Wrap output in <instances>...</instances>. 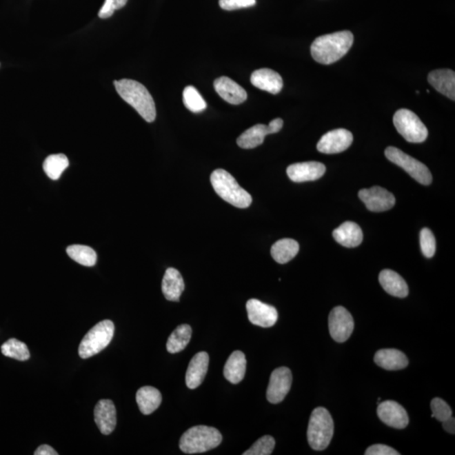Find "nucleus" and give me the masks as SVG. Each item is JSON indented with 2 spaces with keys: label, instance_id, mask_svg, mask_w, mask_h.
Returning <instances> with one entry per match:
<instances>
[{
  "label": "nucleus",
  "instance_id": "39",
  "mask_svg": "<svg viewBox=\"0 0 455 455\" xmlns=\"http://www.w3.org/2000/svg\"><path fill=\"white\" fill-rule=\"evenodd\" d=\"M366 455H399L400 453L397 452L393 447L384 445H374L370 447L365 452Z\"/></svg>",
  "mask_w": 455,
  "mask_h": 455
},
{
  "label": "nucleus",
  "instance_id": "24",
  "mask_svg": "<svg viewBox=\"0 0 455 455\" xmlns=\"http://www.w3.org/2000/svg\"><path fill=\"white\" fill-rule=\"evenodd\" d=\"M378 279L383 288L389 294L398 298H405L408 295L407 284L397 272L385 269L381 272Z\"/></svg>",
  "mask_w": 455,
  "mask_h": 455
},
{
  "label": "nucleus",
  "instance_id": "3",
  "mask_svg": "<svg viewBox=\"0 0 455 455\" xmlns=\"http://www.w3.org/2000/svg\"><path fill=\"white\" fill-rule=\"evenodd\" d=\"M210 180L216 193L225 202L239 208H246L252 204V196L243 189L226 170H214L211 174Z\"/></svg>",
  "mask_w": 455,
  "mask_h": 455
},
{
  "label": "nucleus",
  "instance_id": "19",
  "mask_svg": "<svg viewBox=\"0 0 455 455\" xmlns=\"http://www.w3.org/2000/svg\"><path fill=\"white\" fill-rule=\"evenodd\" d=\"M250 82L256 88L273 94H279L283 87L281 75L270 68H261L254 71L250 76Z\"/></svg>",
  "mask_w": 455,
  "mask_h": 455
},
{
  "label": "nucleus",
  "instance_id": "21",
  "mask_svg": "<svg viewBox=\"0 0 455 455\" xmlns=\"http://www.w3.org/2000/svg\"><path fill=\"white\" fill-rule=\"evenodd\" d=\"M333 237L345 247L354 248L361 244L363 235L359 225L356 223L347 221L333 231Z\"/></svg>",
  "mask_w": 455,
  "mask_h": 455
},
{
  "label": "nucleus",
  "instance_id": "18",
  "mask_svg": "<svg viewBox=\"0 0 455 455\" xmlns=\"http://www.w3.org/2000/svg\"><path fill=\"white\" fill-rule=\"evenodd\" d=\"M210 356L206 352L196 354L191 360L185 374V384L189 389L194 390L202 384L206 376Z\"/></svg>",
  "mask_w": 455,
  "mask_h": 455
},
{
  "label": "nucleus",
  "instance_id": "17",
  "mask_svg": "<svg viewBox=\"0 0 455 455\" xmlns=\"http://www.w3.org/2000/svg\"><path fill=\"white\" fill-rule=\"evenodd\" d=\"M214 86L216 92L228 103L240 105L247 99V93L245 89L225 76L216 79Z\"/></svg>",
  "mask_w": 455,
  "mask_h": 455
},
{
  "label": "nucleus",
  "instance_id": "1",
  "mask_svg": "<svg viewBox=\"0 0 455 455\" xmlns=\"http://www.w3.org/2000/svg\"><path fill=\"white\" fill-rule=\"evenodd\" d=\"M354 41V35L349 30L318 37L311 45V55L316 62L328 65L346 55Z\"/></svg>",
  "mask_w": 455,
  "mask_h": 455
},
{
  "label": "nucleus",
  "instance_id": "5",
  "mask_svg": "<svg viewBox=\"0 0 455 455\" xmlns=\"http://www.w3.org/2000/svg\"><path fill=\"white\" fill-rule=\"evenodd\" d=\"M333 434L334 423L330 412L324 407L314 409L307 432L310 447L317 451L325 449L332 441Z\"/></svg>",
  "mask_w": 455,
  "mask_h": 455
},
{
  "label": "nucleus",
  "instance_id": "42",
  "mask_svg": "<svg viewBox=\"0 0 455 455\" xmlns=\"http://www.w3.org/2000/svg\"><path fill=\"white\" fill-rule=\"evenodd\" d=\"M443 427L446 432H449L451 434H455V420L453 416H450L443 422Z\"/></svg>",
  "mask_w": 455,
  "mask_h": 455
},
{
  "label": "nucleus",
  "instance_id": "34",
  "mask_svg": "<svg viewBox=\"0 0 455 455\" xmlns=\"http://www.w3.org/2000/svg\"><path fill=\"white\" fill-rule=\"evenodd\" d=\"M275 439L272 436H264L257 440L243 455H270L274 449Z\"/></svg>",
  "mask_w": 455,
  "mask_h": 455
},
{
  "label": "nucleus",
  "instance_id": "40",
  "mask_svg": "<svg viewBox=\"0 0 455 455\" xmlns=\"http://www.w3.org/2000/svg\"><path fill=\"white\" fill-rule=\"evenodd\" d=\"M283 126V121L282 119H276L272 120L267 126L269 134H276L282 129Z\"/></svg>",
  "mask_w": 455,
  "mask_h": 455
},
{
  "label": "nucleus",
  "instance_id": "37",
  "mask_svg": "<svg viewBox=\"0 0 455 455\" xmlns=\"http://www.w3.org/2000/svg\"><path fill=\"white\" fill-rule=\"evenodd\" d=\"M127 2L128 0H105L104 5L99 12V17L101 19L111 17L116 10L126 6Z\"/></svg>",
  "mask_w": 455,
  "mask_h": 455
},
{
  "label": "nucleus",
  "instance_id": "28",
  "mask_svg": "<svg viewBox=\"0 0 455 455\" xmlns=\"http://www.w3.org/2000/svg\"><path fill=\"white\" fill-rule=\"evenodd\" d=\"M269 135L267 126L264 124H257L239 136L237 144L242 149H254L263 143L265 136Z\"/></svg>",
  "mask_w": 455,
  "mask_h": 455
},
{
  "label": "nucleus",
  "instance_id": "2",
  "mask_svg": "<svg viewBox=\"0 0 455 455\" xmlns=\"http://www.w3.org/2000/svg\"><path fill=\"white\" fill-rule=\"evenodd\" d=\"M117 92L132 106L148 123H153L156 117V108L153 97L145 86L132 79H123L114 81Z\"/></svg>",
  "mask_w": 455,
  "mask_h": 455
},
{
  "label": "nucleus",
  "instance_id": "35",
  "mask_svg": "<svg viewBox=\"0 0 455 455\" xmlns=\"http://www.w3.org/2000/svg\"><path fill=\"white\" fill-rule=\"evenodd\" d=\"M420 245L423 255L427 258H432L436 252V240L434 234L427 228L421 231Z\"/></svg>",
  "mask_w": 455,
  "mask_h": 455
},
{
  "label": "nucleus",
  "instance_id": "22",
  "mask_svg": "<svg viewBox=\"0 0 455 455\" xmlns=\"http://www.w3.org/2000/svg\"><path fill=\"white\" fill-rule=\"evenodd\" d=\"M184 288V280L180 272L172 267L167 269L162 280V292L167 301H179Z\"/></svg>",
  "mask_w": 455,
  "mask_h": 455
},
{
  "label": "nucleus",
  "instance_id": "32",
  "mask_svg": "<svg viewBox=\"0 0 455 455\" xmlns=\"http://www.w3.org/2000/svg\"><path fill=\"white\" fill-rule=\"evenodd\" d=\"M2 354L8 358L26 361L30 358V352L28 346L17 339H10L1 347Z\"/></svg>",
  "mask_w": 455,
  "mask_h": 455
},
{
  "label": "nucleus",
  "instance_id": "11",
  "mask_svg": "<svg viewBox=\"0 0 455 455\" xmlns=\"http://www.w3.org/2000/svg\"><path fill=\"white\" fill-rule=\"evenodd\" d=\"M359 199L372 212H385L392 210L396 204V197L392 192L381 187L363 189L358 193Z\"/></svg>",
  "mask_w": 455,
  "mask_h": 455
},
{
  "label": "nucleus",
  "instance_id": "41",
  "mask_svg": "<svg viewBox=\"0 0 455 455\" xmlns=\"http://www.w3.org/2000/svg\"><path fill=\"white\" fill-rule=\"evenodd\" d=\"M35 455H57L59 454L51 446L44 445L37 447V449L34 453Z\"/></svg>",
  "mask_w": 455,
  "mask_h": 455
},
{
  "label": "nucleus",
  "instance_id": "33",
  "mask_svg": "<svg viewBox=\"0 0 455 455\" xmlns=\"http://www.w3.org/2000/svg\"><path fill=\"white\" fill-rule=\"evenodd\" d=\"M183 102L185 108L194 113L202 112L207 108L206 101L194 86L185 87L183 91Z\"/></svg>",
  "mask_w": 455,
  "mask_h": 455
},
{
  "label": "nucleus",
  "instance_id": "13",
  "mask_svg": "<svg viewBox=\"0 0 455 455\" xmlns=\"http://www.w3.org/2000/svg\"><path fill=\"white\" fill-rule=\"evenodd\" d=\"M249 321L253 325L268 328L276 324L279 314L275 307L267 305L258 299H252L246 303Z\"/></svg>",
  "mask_w": 455,
  "mask_h": 455
},
{
  "label": "nucleus",
  "instance_id": "25",
  "mask_svg": "<svg viewBox=\"0 0 455 455\" xmlns=\"http://www.w3.org/2000/svg\"><path fill=\"white\" fill-rule=\"evenodd\" d=\"M246 371V358L241 351H234L230 356L223 369V375L231 384L236 385L243 381Z\"/></svg>",
  "mask_w": 455,
  "mask_h": 455
},
{
  "label": "nucleus",
  "instance_id": "26",
  "mask_svg": "<svg viewBox=\"0 0 455 455\" xmlns=\"http://www.w3.org/2000/svg\"><path fill=\"white\" fill-rule=\"evenodd\" d=\"M136 401L140 412L144 415H150L161 405L162 396L154 387L144 386L136 392Z\"/></svg>",
  "mask_w": 455,
  "mask_h": 455
},
{
  "label": "nucleus",
  "instance_id": "23",
  "mask_svg": "<svg viewBox=\"0 0 455 455\" xmlns=\"http://www.w3.org/2000/svg\"><path fill=\"white\" fill-rule=\"evenodd\" d=\"M374 362L386 370H403L408 365V359L397 349H381L375 354Z\"/></svg>",
  "mask_w": 455,
  "mask_h": 455
},
{
  "label": "nucleus",
  "instance_id": "31",
  "mask_svg": "<svg viewBox=\"0 0 455 455\" xmlns=\"http://www.w3.org/2000/svg\"><path fill=\"white\" fill-rule=\"evenodd\" d=\"M70 162L66 155L52 154L45 159L43 170L47 176L53 181L59 180L61 174L68 168Z\"/></svg>",
  "mask_w": 455,
  "mask_h": 455
},
{
  "label": "nucleus",
  "instance_id": "27",
  "mask_svg": "<svg viewBox=\"0 0 455 455\" xmlns=\"http://www.w3.org/2000/svg\"><path fill=\"white\" fill-rule=\"evenodd\" d=\"M299 250V245L297 241L292 239H283L272 245L271 254L276 263L285 264L297 256Z\"/></svg>",
  "mask_w": 455,
  "mask_h": 455
},
{
  "label": "nucleus",
  "instance_id": "15",
  "mask_svg": "<svg viewBox=\"0 0 455 455\" xmlns=\"http://www.w3.org/2000/svg\"><path fill=\"white\" fill-rule=\"evenodd\" d=\"M325 173V166L321 162L296 163L287 167V176L294 182L313 181L320 179Z\"/></svg>",
  "mask_w": 455,
  "mask_h": 455
},
{
  "label": "nucleus",
  "instance_id": "7",
  "mask_svg": "<svg viewBox=\"0 0 455 455\" xmlns=\"http://www.w3.org/2000/svg\"><path fill=\"white\" fill-rule=\"evenodd\" d=\"M394 125L399 134L410 143H423L427 139L426 126L416 114L407 109H401L394 114Z\"/></svg>",
  "mask_w": 455,
  "mask_h": 455
},
{
  "label": "nucleus",
  "instance_id": "36",
  "mask_svg": "<svg viewBox=\"0 0 455 455\" xmlns=\"http://www.w3.org/2000/svg\"><path fill=\"white\" fill-rule=\"evenodd\" d=\"M431 409L432 412V416L439 421V422H445V420L452 416L453 412L449 405L440 398H434L431 401Z\"/></svg>",
  "mask_w": 455,
  "mask_h": 455
},
{
  "label": "nucleus",
  "instance_id": "38",
  "mask_svg": "<svg viewBox=\"0 0 455 455\" xmlns=\"http://www.w3.org/2000/svg\"><path fill=\"white\" fill-rule=\"evenodd\" d=\"M256 0H219V6L225 10H235L256 6Z\"/></svg>",
  "mask_w": 455,
  "mask_h": 455
},
{
  "label": "nucleus",
  "instance_id": "4",
  "mask_svg": "<svg viewBox=\"0 0 455 455\" xmlns=\"http://www.w3.org/2000/svg\"><path fill=\"white\" fill-rule=\"evenodd\" d=\"M222 439L216 428L200 425L184 432L180 439V449L188 454L205 453L217 447Z\"/></svg>",
  "mask_w": 455,
  "mask_h": 455
},
{
  "label": "nucleus",
  "instance_id": "20",
  "mask_svg": "<svg viewBox=\"0 0 455 455\" xmlns=\"http://www.w3.org/2000/svg\"><path fill=\"white\" fill-rule=\"evenodd\" d=\"M428 82L439 93L455 100V74L450 70H437L428 74Z\"/></svg>",
  "mask_w": 455,
  "mask_h": 455
},
{
  "label": "nucleus",
  "instance_id": "29",
  "mask_svg": "<svg viewBox=\"0 0 455 455\" xmlns=\"http://www.w3.org/2000/svg\"><path fill=\"white\" fill-rule=\"evenodd\" d=\"M192 330L189 325L177 326L167 341L166 348L170 354H177L187 347L191 340Z\"/></svg>",
  "mask_w": 455,
  "mask_h": 455
},
{
  "label": "nucleus",
  "instance_id": "9",
  "mask_svg": "<svg viewBox=\"0 0 455 455\" xmlns=\"http://www.w3.org/2000/svg\"><path fill=\"white\" fill-rule=\"evenodd\" d=\"M354 329L352 314L343 306L334 308L329 314V331L337 343H344L351 336Z\"/></svg>",
  "mask_w": 455,
  "mask_h": 455
},
{
  "label": "nucleus",
  "instance_id": "14",
  "mask_svg": "<svg viewBox=\"0 0 455 455\" xmlns=\"http://www.w3.org/2000/svg\"><path fill=\"white\" fill-rule=\"evenodd\" d=\"M377 414L383 423L397 429H403L409 423L407 411L394 401H385L379 404Z\"/></svg>",
  "mask_w": 455,
  "mask_h": 455
},
{
  "label": "nucleus",
  "instance_id": "16",
  "mask_svg": "<svg viewBox=\"0 0 455 455\" xmlns=\"http://www.w3.org/2000/svg\"><path fill=\"white\" fill-rule=\"evenodd\" d=\"M94 422L101 434L108 435L115 429L117 411L111 400H101L94 407Z\"/></svg>",
  "mask_w": 455,
  "mask_h": 455
},
{
  "label": "nucleus",
  "instance_id": "8",
  "mask_svg": "<svg viewBox=\"0 0 455 455\" xmlns=\"http://www.w3.org/2000/svg\"><path fill=\"white\" fill-rule=\"evenodd\" d=\"M385 156L394 164L401 167L419 183L425 185L432 183V176L427 167L403 151L396 147H388L385 150Z\"/></svg>",
  "mask_w": 455,
  "mask_h": 455
},
{
  "label": "nucleus",
  "instance_id": "6",
  "mask_svg": "<svg viewBox=\"0 0 455 455\" xmlns=\"http://www.w3.org/2000/svg\"><path fill=\"white\" fill-rule=\"evenodd\" d=\"M115 326L112 321L99 322L83 336L79 347V354L82 358H89L108 346L111 343Z\"/></svg>",
  "mask_w": 455,
  "mask_h": 455
},
{
  "label": "nucleus",
  "instance_id": "10",
  "mask_svg": "<svg viewBox=\"0 0 455 455\" xmlns=\"http://www.w3.org/2000/svg\"><path fill=\"white\" fill-rule=\"evenodd\" d=\"M291 370L286 367L275 370L271 374L267 390V399L272 404H279L284 400L291 389Z\"/></svg>",
  "mask_w": 455,
  "mask_h": 455
},
{
  "label": "nucleus",
  "instance_id": "12",
  "mask_svg": "<svg viewBox=\"0 0 455 455\" xmlns=\"http://www.w3.org/2000/svg\"><path fill=\"white\" fill-rule=\"evenodd\" d=\"M354 141V136L347 129L338 128L322 136L317 143L321 153L332 154L341 153L348 149Z\"/></svg>",
  "mask_w": 455,
  "mask_h": 455
},
{
  "label": "nucleus",
  "instance_id": "30",
  "mask_svg": "<svg viewBox=\"0 0 455 455\" xmlns=\"http://www.w3.org/2000/svg\"><path fill=\"white\" fill-rule=\"evenodd\" d=\"M67 254L71 259L79 264L85 265V267H93L97 263V252L89 246L81 245L68 246Z\"/></svg>",
  "mask_w": 455,
  "mask_h": 455
}]
</instances>
